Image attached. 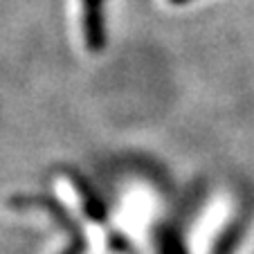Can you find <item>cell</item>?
I'll list each match as a JSON object with an SVG mask.
<instances>
[{
  "mask_svg": "<svg viewBox=\"0 0 254 254\" xmlns=\"http://www.w3.org/2000/svg\"><path fill=\"white\" fill-rule=\"evenodd\" d=\"M158 193L146 183H133L122 191L117 202V227L130 239H142L158 218Z\"/></svg>",
  "mask_w": 254,
  "mask_h": 254,
  "instance_id": "6da1fadb",
  "label": "cell"
},
{
  "mask_svg": "<svg viewBox=\"0 0 254 254\" xmlns=\"http://www.w3.org/2000/svg\"><path fill=\"white\" fill-rule=\"evenodd\" d=\"M232 218V202L225 196H218L205 207L200 218L196 221L189 236V248L193 254H209L214 250L218 236L225 232Z\"/></svg>",
  "mask_w": 254,
  "mask_h": 254,
  "instance_id": "7a4b0ae2",
  "label": "cell"
},
{
  "mask_svg": "<svg viewBox=\"0 0 254 254\" xmlns=\"http://www.w3.org/2000/svg\"><path fill=\"white\" fill-rule=\"evenodd\" d=\"M101 0H79L77 2V27L88 50H101L104 36V14Z\"/></svg>",
  "mask_w": 254,
  "mask_h": 254,
  "instance_id": "3957f363",
  "label": "cell"
},
{
  "mask_svg": "<svg viewBox=\"0 0 254 254\" xmlns=\"http://www.w3.org/2000/svg\"><path fill=\"white\" fill-rule=\"evenodd\" d=\"M171 2H187V0H171Z\"/></svg>",
  "mask_w": 254,
  "mask_h": 254,
  "instance_id": "277c9868",
  "label": "cell"
}]
</instances>
